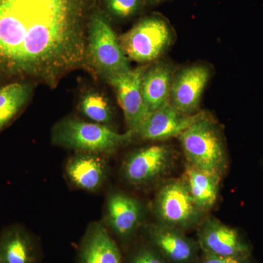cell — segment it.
<instances>
[{
  "label": "cell",
  "mask_w": 263,
  "mask_h": 263,
  "mask_svg": "<svg viewBox=\"0 0 263 263\" xmlns=\"http://www.w3.org/2000/svg\"><path fill=\"white\" fill-rule=\"evenodd\" d=\"M95 0H0V84L51 88L87 70L86 43Z\"/></svg>",
  "instance_id": "obj_1"
},
{
  "label": "cell",
  "mask_w": 263,
  "mask_h": 263,
  "mask_svg": "<svg viewBox=\"0 0 263 263\" xmlns=\"http://www.w3.org/2000/svg\"><path fill=\"white\" fill-rule=\"evenodd\" d=\"M85 56L88 72L104 80L132 69L110 19L98 7L90 15Z\"/></svg>",
  "instance_id": "obj_2"
},
{
  "label": "cell",
  "mask_w": 263,
  "mask_h": 263,
  "mask_svg": "<svg viewBox=\"0 0 263 263\" xmlns=\"http://www.w3.org/2000/svg\"><path fill=\"white\" fill-rule=\"evenodd\" d=\"M133 137L129 130L119 133L105 124L66 117L53 127L51 140L58 146L100 155L113 152L129 143Z\"/></svg>",
  "instance_id": "obj_3"
},
{
  "label": "cell",
  "mask_w": 263,
  "mask_h": 263,
  "mask_svg": "<svg viewBox=\"0 0 263 263\" xmlns=\"http://www.w3.org/2000/svg\"><path fill=\"white\" fill-rule=\"evenodd\" d=\"M178 138L189 165L221 177L228 164L226 146L220 130L210 116L201 112Z\"/></svg>",
  "instance_id": "obj_4"
},
{
  "label": "cell",
  "mask_w": 263,
  "mask_h": 263,
  "mask_svg": "<svg viewBox=\"0 0 263 263\" xmlns=\"http://www.w3.org/2000/svg\"><path fill=\"white\" fill-rule=\"evenodd\" d=\"M174 38L173 29L164 17L150 15L119 36V41L129 60L145 64L157 61L172 45Z\"/></svg>",
  "instance_id": "obj_5"
},
{
  "label": "cell",
  "mask_w": 263,
  "mask_h": 263,
  "mask_svg": "<svg viewBox=\"0 0 263 263\" xmlns=\"http://www.w3.org/2000/svg\"><path fill=\"white\" fill-rule=\"evenodd\" d=\"M157 211L164 226L178 230L192 226L200 212L184 180H174L162 186L157 198Z\"/></svg>",
  "instance_id": "obj_6"
},
{
  "label": "cell",
  "mask_w": 263,
  "mask_h": 263,
  "mask_svg": "<svg viewBox=\"0 0 263 263\" xmlns=\"http://www.w3.org/2000/svg\"><path fill=\"white\" fill-rule=\"evenodd\" d=\"M210 69L197 64L176 71L171 85L169 103L180 113H198L202 93L210 79Z\"/></svg>",
  "instance_id": "obj_7"
},
{
  "label": "cell",
  "mask_w": 263,
  "mask_h": 263,
  "mask_svg": "<svg viewBox=\"0 0 263 263\" xmlns=\"http://www.w3.org/2000/svg\"><path fill=\"white\" fill-rule=\"evenodd\" d=\"M146 66H140L105 79L115 91L128 130L133 134L148 115L141 90L142 78Z\"/></svg>",
  "instance_id": "obj_8"
},
{
  "label": "cell",
  "mask_w": 263,
  "mask_h": 263,
  "mask_svg": "<svg viewBox=\"0 0 263 263\" xmlns=\"http://www.w3.org/2000/svg\"><path fill=\"white\" fill-rule=\"evenodd\" d=\"M197 237L202 253L238 258H250L252 256V247L239 232L216 219L205 221Z\"/></svg>",
  "instance_id": "obj_9"
},
{
  "label": "cell",
  "mask_w": 263,
  "mask_h": 263,
  "mask_svg": "<svg viewBox=\"0 0 263 263\" xmlns=\"http://www.w3.org/2000/svg\"><path fill=\"white\" fill-rule=\"evenodd\" d=\"M201 112L194 115L180 113L167 103L146 116L134 136L145 141H161L178 137L200 117Z\"/></svg>",
  "instance_id": "obj_10"
},
{
  "label": "cell",
  "mask_w": 263,
  "mask_h": 263,
  "mask_svg": "<svg viewBox=\"0 0 263 263\" xmlns=\"http://www.w3.org/2000/svg\"><path fill=\"white\" fill-rule=\"evenodd\" d=\"M151 243L169 263H197L198 243L181 230L167 226H152L148 231Z\"/></svg>",
  "instance_id": "obj_11"
},
{
  "label": "cell",
  "mask_w": 263,
  "mask_h": 263,
  "mask_svg": "<svg viewBox=\"0 0 263 263\" xmlns=\"http://www.w3.org/2000/svg\"><path fill=\"white\" fill-rule=\"evenodd\" d=\"M171 152L164 145H154L132 154L124 163V175L129 183L141 185L160 176L167 168Z\"/></svg>",
  "instance_id": "obj_12"
},
{
  "label": "cell",
  "mask_w": 263,
  "mask_h": 263,
  "mask_svg": "<svg viewBox=\"0 0 263 263\" xmlns=\"http://www.w3.org/2000/svg\"><path fill=\"white\" fill-rule=\"evenodd\" d=\"M174 66L169 62L157 60L146 66L142 78L141 90L148 114L169 103Z\"/></svg>",
  "instance_id": "obj_13"
},
{
  "label": "cell",
  "mask_w": 263,
  "mask_h": 263,
  "mask_svg": "<svg viewBox=\"0 0 263 263\" xmlns=\"http://www.w3.org/2000/svg\"><path fill=\"white\" fill-rule=\"evenodd\" d=\"M79 263H122L117 243L102 224H91L85 235L79 254Z\"/></svg>",
  "instance_id": "obj_14"
},
{
  "label": "cell",
  "mask_w": 263,
  "mask_h": 263,
  "mask_svg": "<svg viewBox=\"0 0 263 263\" xmlns=\"http://www.w3.org/2000/svg\"><path fill=\"white\" fill-rule=\"evenodd\" d=\"M67 177L77 187L94 192L101 187L106 177V165L97 154L79 152L66 165Z\"/></svg>",
  "instance_id": "obj_15"
},
{
  "label": "cell",
  "mask_w": 263,
  "mask_h": 263,
  "mask_svg": "<svg viewBox=\"0 0 263 263\" xmlns=\"http://www.w3.org/2000/svg\"><path fill=\"white\" fill-rule=\"evenodd\" d=\"M108 224L121 238L130 236L141 217V206L136 199L122 193L108 197L106 209Z\"/></svg>",
  "instance_id": "obj_16"
},
{
  "label": "cell",
  "mask_w": 263,
  "mask_h": 263,
  "mask_svg": "<svg viewBox=\"0 0 263 263\" xmlns=\"http://www.w3.org/2000/svg\"><path fill=\"white\" fill-rule=\"evenodd\" d=\"M37 247L30 235L18 227L0 236V263H37Z\"/></svg>",
  "instance_id": "obj_17"
},
{
  "label": "cell",
  "mask_w": 263,
  "mask_h": 263,
  "mask_svg": "<svg viewBox=\"0 0 263 263\" xmlns=\"http://www.w3.org/2000/svg\"><path fill=\"white\" fill-rule=\"evenodd\" d=\"M221 176L195 168L186 164L184 181L197 209L209 210L214 206L219 194Z\"/></svg>",
  "instance_id": "obj_18"
},
{
  "label": "cell",
  "mask_w": 263,
  "mask_h": 263,
  "mask_svg": "<svg viewBox=\"0 0 263 263\" xmlns=\"http://www.w3.org/2000/svg\"><path fill=\"white\" fill-rule=\"evenodd\" d=\"M34 83L15 81L0 86V131L24 108L32 96Z\"/></svg>",
  "instance_id": "obj_19"
},
{
  "label": "cell",
  "mask_w": 263,
  "mask_h": 263,
  "mask_svg": "<svg viewBox=\"0 0 263 263\" xmlns=\"http://www.w3.org/2000/svg\"><path fill=\"white\" fill-rule=\"evenodd\" d=\"M79 108L83 115L92 122L106 125L113 118L108 98L98 90H88L81 95Z\"/></svg>",
  "instance_id": "obj_20"
},
{
  "label": "cell",
  "mask_w": 263,
  "mask_h": 263,
  "mask_svg": "<svg viewBox=\"0 0 263 263\" xmlns=\"http://www.w3.org/2000/svg\"><path fill=\"white\" fill-rule=\"evenodd\" d=\"M103 11L109 19L127 20L141 11L144 0H102Z\"/></svg>",
  "instance_id": "obj_21"
},
{
  "label": "cell",
  "mask_w": 263,
  "mask_h": 263,
  "mask_svg": "<svg viewBox=\"0 0 263 263\" xmlns=\"http://www.w3.org/2000/svg\"><path fill=\"white\" fill-rule=\"evenodd\" d=\"M130 263H167V261L155 248H143L132 257Z\"/></svg>",
  "instance_id": "obj_22"
},
{
  "label": "cell",
  "mask_w": 263,
  "mask_h": 263,
  "mask_svg": "<svg viewBox=\"0 0 263 263\" xmlns=\"http://www.w3.org/2000/svg\"><path fill=\"white\" fill-rule=\"evenodd\" d=\"M250 258H238V257H219L202 253L201 257L197 259V263H252Z\"/></svg>",
  "instance_id": "obj_23"
},
{
  "label": "cell",
  "mask_w": 263,
  "mask_h": 263,
  "mask_svg": "<svg viewBox=\"0 0 263 263\" xmlns=\"http://www.w3.org/2000/svg\"><path fill=\"white\" fill-rule=\"evenodd\" d=\"M165 1V0H144L145 5H157L162 3V2Z\"/></svg>",
  "instance_id": "obj_24"
}]
</instances>
